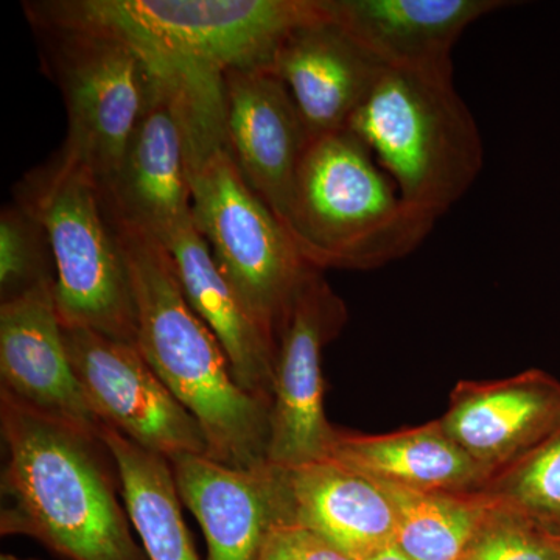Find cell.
Masks as SVG:
<instances>
[{
  "label": "cell",
  "instance_id": "5",
  "mask_svg": "<svg viewBox=\"0 0 560 560\" xmlns=\"http://www.w3.org/2000/svg\"><path fill=\"white\" fill-rule=\"evenodd\" d=\"M404 200L438 220L485 165V147L453 72L383 68L348 125Z\"/></svg>",
  "mask_w": 560,
  "mask_h": 560
},
{
  "label": "cell",
  "instance_id": "21",
  "mask_svg": "<svg viewBox=\"0 0 560 560\" xmlns=\"http://www.w3.org/2000/svg\"><path fill=\"white\" fill-rule=\"evenodd\" d=\"M102 438L119 466L124 503L149 560H201L180 512L171 460L113 427Z\"/></svg>",
  "mask_w": 560,
  "mask_h": 560
},
{
  "label": "cell",
  "instance_id": "16",
  "mask_svg": "<svg viewBox=\"0 0 560 560\" xmlns=\"http://www.w3.org/2000/svg\"><path fill=\"white\" fill-rule=\"evenodd\" d=\"M340 25L383 68L453 72L452 50L503 0H326Z\"/></svg>",
  "mask_w": 560,
  "mask_h": 560
},
{
  "label": "cell",
  "instance_id": "23",
  "mask_svg": "<svg viewBox=\"0 0 560 560\" xmlns=\"http://www.w3.org/2000/svg\"><path fill=\"white\" fill-rule=\"evenodd\" d=\"M481 492L560 534V427L536 451L497 471Z\"/></svg>",
  "mask_w": 560,
  "mask_h": 560
},
{
  "label": "cell",
  "instance_id": "6",
  "mask_svg": "<svg viewBox=\"0 0 560 560\" xmlns=\"http://www.w3.org/2000/svg\"><path fill=\"white\" fill-rule=\"evenodd\" d=\"M16 201L49 234L62 329H90L136 346L130 270L98 184L54 158L18 184Z\"/></svg>",
  "mask_w": 560,
  "mask_h": 560
},
{
  "label": "cell",
  "instance_id": "26",
  "mask_svg": "<svg viewBox=\"0 0 560 560\" xmlns=\"http://www.w3.org/2000/svg\"><path fill=\"white\" fill-rule=\"evenodd\" d=\"M256 560H355L298 523L272 530Z\"/></svg>",
  "mask_w": 560,
  "mask_h": 560
},
{
  "label": "cell",
  "instance_id": "3",
  "mask_svg": "<svg viewBox=\"0 0 560 560\" xmlns=\"http://www.w3.org/2000/svg\"><path fill=\"white\" fill-rule=\"evenodd\" d=\"M434 223L404 200L371 150L341 130L305 151L285 228L320 271L374 270L419 248Z\"/></svg>",
  "mask_w": 560,
  "mask_h": 560
},
{
  "label": "cell",
  "instance_id": "25",
  "mask_svg": "<svg viewBox=\"0 0 560 560\" xmlns=\"http://www.w3.org/2000/svg\"><path fill=\"white\" fill-rule=\"evenodd\" d=\"M463 560H560V534L492 501Z\"/></svg>",
  "mask_w": 560,
  "mask_h": 560
},
{
  "label": "cell",
  "instance_id": "2",
  "mask_svg": "<svg viewBox=\"0 0 560 560\" xmlns=\"http://www.w3.org/2000/svg\"><path fill=\"white\" fill-rule=\"evenodd\" d=\"M113 224L130 270L143 359L200 422L209 458L234 469L268 463L271 401L235 382L215 335L184 296L167 248L145 232Z\"/></svg>",
  "mask_w": 560,
  "mask_h": 560
},
{
  "label": "cell",
  "instance_id": "19",
  "mask_svg": "<svg viewBox=\"0 0 560 560\" xmlns=\"http://www.w3.org/2000/svg\"><path fill=\"white\" fill-rule=\"evenodd\" d=\"M289 474L294 523L350 558L364 560L396 540L397 512L382 482L331 458Z\"/></svg>",
  "mask_w": 560,
  "mask_h": 560
},
{
  "label": "cell",
  "instance_id": "15",
  "mask_svg": "<svg viewBox=\"0 0 560 560\" xmlns=\"http://www.w3.org/2000/svg\"><path fill=\"white\" fill-rule=\"evenodd\" d=\"M440 420L448 436L493 477L559 429L560 383L540 371L501 381H463Z\"/></svg>",
  "mask_w": 560,
  "mask_h": 560
},
{
  "label": "cell",
  "instance_id": "1",
  "mask_svg": "<svg viewBox=\"0 0 560 560\" xmlns=\"http://www.w3.org/2000/svg\"><path fill=\"white\" fill-rule=\"evenodd\" d=\"M7 448L0 534L27 536L65 560H149L120 503L119 466L102 434L0 389Z\"/></svg>",
  "mask_w": 560,
  "mask_h": 560
},
{
  "label": "cell",
  "instance_id": "9",
  "mask_svg": "<svg viewBox=\"0 0 560 560\" xmlns=\"http://www.w3.org/2000/svg\"><path fill=\"white\" fill-rule=\"evenodd\" d=\"M348 323L345 301L323 271L304 283L280 327L268 463L298 467L329 456L337 429L324 411L323 350Z\"/></svg>",
  "mask_w": 560,
  "mask_h": 560
},
{
  "label": "cell",
  "instance_id": "11",
  "mask_svg": "<svg viewBox=\"0 0 560 560\" xmlns=\"http://www.w3.org/2000/svg\"><path fill=\"white\" fill-rule=\"evenodd\" d=\"M171 464L180 503L208 541L206 560H256L272 530L294 523L287 467L234 469L205 455L178 456Z\"/></svg>",
  "mask_w": 560,
  "mask_h": 560
},
{
  "label": "cell",
  "instance_id": "22",
  "mask_svg": "<svg viewBox=\"0 0 560 560\" xmlns=\"http://www.w3.org/2000/svg\"><path fill=\"white\" fill-rule=\"evenodd\" d=\"M382 485L397 512L394 545L411 560H463L492 506L482 492H420Z\"/></svg>",
  "mask_w": 560,
  "mask_h": 560
},
{
  "label": "cell",
  "instance_id": "12",
  "mask_svg": "<svg viewBox=\"0 0 560 560\" xmlns=\"http://www.w3.org/2000/svg\"><path fill=\"white\" fill-rule=\"evenodd\" d=\"M102 195L114 223L145 232L161 243L191 221L186 130L171 97L154 80L119 172Z\"/></svg>",
  "mask_w": 560,
  "mask_h": 560
},
{
  "label": "cell",
  "instance_id": "27",
  "mask_svg": "<svg viewBox=\"0 0 560 560\" xmlns=\"http://www.w3.org/2000/svg\"><path fill=\"white\" fill-rule=\"evenodd\" d=\"M364 560H411L410 558H407V556L404 555L399 550V548L396 547V545H389V547L383 548V550L374 552V555L370 556V558H366Z\"/></svg>",
  "mask_w": 560,
  "mask_h": 560
},
{
  "label": "cell",
  "instance_id": "10",
  "mask_svg": "<svg viewBox=\"0 0 560 560\" xmlns=\"http://www.w3.org/2000/svg\"><path fill=\"white\" fill-rule=\"evenodd\" d=\"M73 371L105 425L168 460L209 456L208 440L138 346L90 329H62Z\"/></svg>",
  "mask_w": 560,
  "mask_h": 560
},
{
  "label": "cell",
  "instance_id": "13",
  "mask_svg": "<svg viewBox=\"0 0 560 560\" xmlns=\"http://www.w3.org/2000/svg\"><path fill=\"white\" fill-rule=\"evenodd\" d=\"M228 151L243 178L285 226L312 138L283 81L268 69L224 72Z\"/></svg>",
  "mask_w": 560,
  "mask_h": 560
},
{
  "label": "cell",
  "instance_id": "17",
  "mask_svg": "<svg viewBox=\"0 0 560 560\" xmlns=\"http://www.w3.org/2000/svg\"><path fill=\"white\" fill-rule=\"evenodd\" d=\"M268 70L283 81L315 140L348 130L383 66L329 18L291 32Z\"/></svg>",
  "mask_w": 560,
  "mask_h": 560
},
{
  "label": "cell",
  "instance_id": "18",
  "mask_svg": "<svg viewBox=\"0 0 560 560\" xmlns=\"http://www.w3.org/2000/svg\"><path fill=\"white\" fill-rule=\"evenodd\" d=\"M162 245L171 254L184 296L226 353L235 382L272 404L278 341L243 307L194 221Z\"/></svg>",
  "mask_w": 560,
  "mask_h": 560
},
{
  "label": "cell",
  "instance_id": "20",
  "mask_svg": "<svg viewBox=\"0 0 560 560\" xmlns=\"http://www.w3.org/2000/svg\"><path fill=\"white\" fill-rule=\"evenodd\" d=\"M327 458L374 480L420 492H481L492 478L448 436L440 419L378 436L337 430Z\"/></svg>",
  "mask_w": 560,
  "mask_h": 560
},
{
  "label": "cell",
  "instance_id": "28",
  "mask_svg": "<svg viewBox=\"0 0 560 560\" xmlns=\"http://www.w3.org/2000/svg\"><path fill=\"white\" fill-rule=\"evenodd\" d=\"M0 560H39V559H22V558H18V556H13V555H2V556H0Z\"/></svg>",
  "mask_w": 560,
  "mask_h": 560
},
{
  "label": "cell",
  "instance_id": "8",
  "mask_svg": "<svg viewBox=\"0 0 560 560\" xmlns=\"http://www.w3.org/2000/svg\"><path fill=\"white\" fill-rule=\"evenodd\" d=\"M51 79L68 110L58 160L86 173L101 190L119 172L153 79L130 44L103 33L35 28Z\"/></svg>",
  "mask_w": 560,
  "mask_h": 560
},
{
  "label": "cell",
  "instance_id": "7",
  "mask_svg": "<svg viewBox=\"0 0 560 560\" xmlns=\"http://www.w3.org/2000/svg\"><path fill=\"white\" fill-rule=\"evenodd\" d=\"M191 221L254 320L278 341L304 283L318 268L243 178L228 149L190 172Z\"/></svg>",
  "mask_w": 560,
  "mask_h": 560
},
{
  "label": "cell",
  "instance_id": "4",
  "mask_svg": "<svg viewBox=\"0 0 560 560\" xmlns=\"http://www.w3.org/2000/svg\"><path fill=\"white\" fill-rule=\"evenodd\" d=\"M33 28L116 36L231 69H268L291 32L329 20L326 0H33Z\"/></svg>",
  "mask_w": 560,
  "mask_h": 560
},
{
  "label": "cell",
  "instance_id": "14",
  "mask_svg": "<svg viewBox=\"0 0 560 560\" xmlns=\"http://www.w3.org/2000/svg\"><path fill=\"white\" fill-rule=\"evenodd\" d=\"M0 389L40 412L102 434L66 348L55 282L0 302Z\"/></svg>",
  "mask_w": 560,
  "mask_h": 560
},
{
  "label": "cell",
  "instance_id": "24",
  "mask_svg": "<svg viewBox=\"0 0 560 560\" xmlns=\"http://www.w3.org/2000/svg\"><path fill=\"white\" fill-rule=\"evenodd\" d=\"M55 282L49 234L27 206L14 200L0 213V300H14Z\"/></svg>",
  "mask_w": 560,
  "mask_h": 560
}]
</instances>
